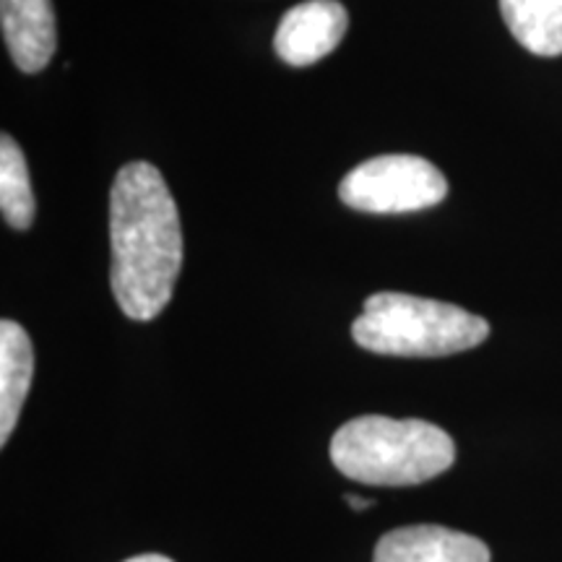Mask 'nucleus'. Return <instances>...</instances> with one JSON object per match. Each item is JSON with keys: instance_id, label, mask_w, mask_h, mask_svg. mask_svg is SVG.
<instances>
[{"instance_id": "nucleus-3", "label": "nucleus", "mask_w": 562, "mask_h": 562, "mask_svg": "<svg viewBox=\"0 0 562 562\" xmlns=\"http://www.w3.org/2000/svg\"><path fill=\"white\" fill-rule=\"evenodd\" d=\"M490 336V323L451 302L378 292L364 300L351 323L357 347L389 357H448L474 349Z\"/></svg>"}, {"instance_id": "nucleus-11", "label": "nucleus", "mask_w": 562, "mask_h": 562, "mask_svg": "<svg viewBox=\"0 0 562 562\" xmlns=\"http://www.w3.org/2000/svg\"><path fill=\"white\" fill-rule=\"evenodd\" d=\"M344 501H347L349 508H355V510H368L375 505V501H368V497H360V495H344Z\"/></svg>"}, {"instance_id": "nucleus-4", "label": "nucleus", "mask_w": 562, "mask_h": 562, "mask_svg": "<svg viewBox=\"0 0 562 562\" xmlns=\"http://www.w3.org/2000/svg\"><path fill=\"white\" fill-rule=\"evenodd\" d=\"M446 195V175L414 154H383L362 161L339 186L344 206L364 214H412L438 206Z\"/></svg>"}, {"instance_id": "nucleus-5", "label": "nucleus", "mask_w": 562, "mask_h": 562, "mask_svg": "<svg viewBox=\"0 0 562 562\" xmlns=\"http://www.w3.org/2000/svg\"><path fill=\"white\" fill-rule=\"evenodd\" d=\"M347 26V9L339 0H307L284 13L273 47L286 66H313L341 45Z\"/></svg>"}, {"instance_id": "nucleus-12", "label": "nucleus", "mask_w": 562, "mask_h": 562, "mask_svg": "<svg viewBox=\"0 0 562 562\" xmlns=\"http://www.w3.org/2000/svg\"><path fill=\"white\" fill-rule=\"evenodd\" d=\"M123 562H175V560L165 558V554H138V558H128Z\"/></svg>"}, {"instance_id": "nucleus-10", "label": "nucleus", "mask_w": 562, "mask_h": 562, "mask_svg": "<svg viewBox=\"0 0 562 562\" xmlns=\"http://www.w3.org/2000/svg\"><path fill=\"white\" fill-rule=\"evenodd\" d=\"M0 209L13 229H30L34 222V193L24 151L11 136L0 140Z\"/></svg>"}, {"instance_id": "nucleus-1", "label": "nucleus", "mask_w": 562, "mask_h": 562, "mask_svg": "<svg viewBox=\"0 0 562 562\" xmlns=\"http://www.w3.org/2000/svg\"><path fill=\"white\" fill-rule=\"evenodd\" d=\"M110 284L131 321H154L172 300L182 269L178 203L157 167L131 161L110 191Z\"/></svg>"}, {"instance_id": "nucleus-9", "label": "nucleus", "mask_w": 562, "mask_h": 562, "mask_svg": "<svg viewBox=\"0 0 562 562\" xmlns=\"http://www.w3.org/2000/svg\"><path fill=\"white\" fill-rule=\"evenodd\" d=\"M513 40L539 58L562 55V0H501Z\"/></svg>"}, {"instance_id": "nucleus-2", "label": "nucleus", "mask_w": 562, "mask_h": 562, "mask_svg": "<svg viewBox=\"0 0 562 562\" xmlns=\"http://www.w3.org/2000/svg\"><path fill=\"white\" fill-rule=\"evenodd\" d=\"M331 461L355 482L409 487L448 472L456 461V442L432 422L364 414L336 430Z\"/></svg>"}, {"instance_id": "nucleus-8", "label": "nucleus", "mask_w": 562, "mask_h": 562, "mask_svg": "<svg viewBox=\"0 0 562 562\" xmlns=\"http://www.w3.org/2000/svg\"><path fill=\"white\" fill-rule=\"evenodd\" d=\"M34 375L32 339L16 321L0 323V442L16 430Z\"/></svg>"}, {"instance_id": "nucleus-6", "label": "nucleus", "mask_w": 562, "mask_h": 562, "mask_svg": "<svg viewBox=\"0 0 562 562\" xmlns=\"http://www.w3.org/2000/svg\"><path fill=\"white\" fill-rule=\"evenodd\" d=\"M490 547L472 533L446 526H404L389 531L375 547L372 562H490Z\"/></svg>"}, {"instance_id": "nucleus-7", "label": "nucleus", "mask_w": 562, "mask_h": 562, "mask_svg": "<svg viewBox=\"0 0 562 562\" xmlns=\"http://www.w3.org/2000/svg\"><path fill=\"white\" fill-rule=\"evenodd\" d=\"M0 26L19 70L40 74L53 60L58 47L53 0H0Z\"/></svg>"}]
</instances>
